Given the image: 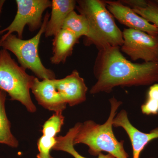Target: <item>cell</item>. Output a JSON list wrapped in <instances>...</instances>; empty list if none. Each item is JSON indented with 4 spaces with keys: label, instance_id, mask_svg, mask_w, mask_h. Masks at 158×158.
Segmentation results:
<instances>
[{
    "label": "cell",
    "instance_id": "obj_1",
    "mask_svg": "<svg viewBox=\"0 0 158 158\" xmlns=\"http://www.w3.org/2000/svg\"><path fill=\"white\" fill-rule=\"evenodd\" d=\"M119 47L98 49L94 66L96 83L91 94L110 93L116 87L148 86L158 83V62L135 63L122 54Z\"/></svg>",
    "mask_w": 158,
    "mask_h": 158
},
{
    "label": "cell",
    "instance_id": "obj_2",
    "mask_svg": "<svg viewBox=\"0 0 158 158\" xmlns=\"http://www.w3.org/2000/svg\"><path fill=\"white\" fill-rule=\"evenodd\" d=\"M110 102L111 111L107 120L103 124H97L91 120L81 123L74 138L73 145L86 144L89 147V153L95 156L106 152L115 158H128L124 149V141H118L113 130V119L122 102L114 97L110 99Z\"/></svg>",
    "mask_w": 158,
    "mask_h": 158
},
{
    "label": "cell",
    "instance_id": "obj_3",
    "mask_svg": "<svg viewBox=\"0 0 158 158\" xmlns=\"http://www.w3.org/2000/svg\"><path fill=\"white\" fill-rule=\"evenodd\" d=\"M76 8L88 20L96 39L97 48L122 45L123 32L116 24L105 1L79 0L77 1Z\"/></svg>",
    "mask_w": 158,
    "mask_h": 158
},
{
    "label": "cell",
    "instance_id": "obj_4",
    "mask_svg": "<svg viewBox=\"0 0 158 158\" xmlns=\"http://www.w3.org/2000/svg\"><path fill=\"white\" fill-rule=\"evenodd\" d=\"M50 16V14L47 12L39 31L31 39L23 40L15 34H11L0 39V47L11 52L16 56L21 66L26 70L31 71L37 78L42 80L56 79L54 72L43 64L38 51L40 39L45 32Z\"/></svg>",
    "mask_w": 158,
    "mask_h": 158
},
{
    "label": "cell",
    "instance_id": "obj_5",
    "mask_svg": "<svg viewBox=\"0 0 158 158\" xmlns=\"http://www.w3.org/2000/svg\"><path fill=\"white\" fill-rule=\"evenodd\" d=\"M35 78L18 64L9 51L0 50V90L8 94L10 100L19 102L31 113L37 110L30 94Z\"/></svg>",
    "mask_w": 158,
    "mask_h": 158
},
{
    "label": "cell",
    "instance_id": "obj_6",
    "mask_svg": "<svg viewBox=\"0 0 158 158\" xmlns=\"http://www.w3.org/2000/svg\"><path fill=\"white\" fill-rule=\"evenodd\" d=\"M17 12L13 21L8 27L0 30V35L6 33L2 37H6L13 33L19 38L23 39L26 26L31 32L39 30L42 26L43 14L52 6L49 0H16Z\"/></svg>",
    "mask_w": 158,
    "mask_h": 158
},
{
    "label": "cell",
    "instance_id": "obj_7",
    "mask_svg": "<svg viewBox=\"0 0 158 158\" xmlns=\"http://www.w3.org/2000/svg\"><path fill=\"white\" fill-rule=\"evenodd\" d=\"M121 51L136 61L158 62V36H152L143 31L124 29Z\"/></svg>",
    "mask_w": 158,
    "mask_h": 158
},
{
    "label": "cell",
    "instance_id": "obj_8",
    "mask_svg": "<svg viewBox=\"0 0 158 158\" xmlns=\"http://www.w3.org/2000/svg\"><path fill=\"white\" fill-rule=\"evenodd\" d=\"M54 81L58 93L66 104L73 106L86 101L88 88L78 71L74 70L65 77Z\"/></svg>",
    "mask_w": 158,
    "mask_h": 158
},
{
    "label": "cell",
    "instance_id": "obj_9",
    "mask_svg": "<svg viewBox=\"0 0 158 158\" xmlns=\"http://www.w3.org/2000/svg\"><path fill=\"white\" fill-rule=\"evenodd\" d=\"M105 2L107 8L113 17L129 29L143 31L152 36H158V30L155 26L137 14L131 8L120 1Z\"/></svg>",
    "mask_w": 158,
    "mask_h": 158
},
{
    "label": "cell",
    "instance_id": "obj_10",
    "mask_svg": "<svg viewBox=\"0 0 158 158\" xmlns=\"http://www.w3.org/2000/svg\"><path fill=\"white\" fill-rule=\"evenodd\" d=\"M113 126L122 127L126 132L132 147L133 158H140L142 151L150 141L158 138V128L148 133L141 131L131 123L127 113L124 110H121L114 118Z\"/></svg>",
    "mask_w": 158,
    "mask_h": 158
},
{
    "label": "cell",
    "instance_id": "obj_11",
    "mask_svg": "<svg viewBox=\"0 0 158 158\" xmlns=\"http://www.w3.org/2000/svg\"><path fill=\"white\" fill-rule=\"evenodd\" d=\"M54 80L45 79L41 81L35 77L31 91L38 104L44 109L55 113L63 112L67 104L62 101L56 89Z\"/></svg>",
    "mask_w": 158,
    "mask_h": 158
},
{
    "label": "cell",
    "instance_id": "obj_12",
    "mask_svg": "<svg viewBox=\"0 0 158 158\" xmlns=\"http://www.w3.org/2000/svg\"><path fill=\"white\" fill-rule=\"evenodd\" d=\"M77 1L74 0H52V11L46 27V37L55 36L63 28L65 20L74 11Z\"/></svg>",
    "mask_w": 158,
    "mask_h": 158
},
{
    "label": "cell",
    "instance_id": "obj_13",
    "mask_svg": "<svg viewBox=\"0 0 158 158\" xmlns=\"http://www.w3.org/2000/svg\"><path fill=\"white\" fill-rule=\"evenodd\" d=\"M54 37L51 63L55 65L65 63L72 54L74 47L78 42L79 38L72 31L66 28H62Z\"/></svg>",
    "mask_w": 158,
    "mask_h": 158
},
{
    "label": "cell",
    "instance_id": "obj_14",
    "mask_svg": "<svg viewBox=\"0 0 158 158\" xmlns=\"http://www.w3.org/2000/svg\"><path fill=\"white\" fill-rule=\"evenodd\" d=\"M62 28H66L72 31L80 38L85 37V44H94L96 46V39L90 25L86 18L76 11H73L65 20Z\"/></svg>",
    "mask_w": 158,
    "mask_h": 158
},
{
    "label": "cell",
    "instance_id": "obj_15",
    "mask_svg": "<svg viewBox=\"0 0 158 158\" xmlns=\"http://www.w3.org/2000/svg\"><path fill=\"white\" fill-rule=\"evenodd\" d=\"M7 93L0 90V144L16 148L19 141L11 133V124L6 115L5 103Z\"/></svg>",
    "mask_w": 158,
    "mask_h": 158
},
{
    "label": "cell",
    "instance_id": "obj_16",
    "mask_svg": "<svg viewBox=\"0 0 158 158\" xmlns=\"http://www.w3.org/2000/svg\"><path fill=\"white\" fill-rule=\"evenodd\" d=\"M64 119L65 117L62 115V112L54 113L43 126V135L51 137H56L64 124Z\"/></svg>",
    "mask_w": 158,
    "mask_h": 158
},
{
    "label": "cell",
    "instance_id": "obj_17",
    "mask_svg": "<svg viewBox=\"0 0 158 158\" xmlns=\"http://www.w3.org/2000/svg\"><path fill=\"white\" fill-rule=\"evenodd\" d=\"M142 113L146 115L158 114V83L152 85L147 92V98L141 106Z\"/></svg>",
    "mask_w": 158,
    "mask_h": 158
},
{
    "label": "cell",
    "instance_id": "obj_18",
    "mask_svg": "<svg viewBox=\"0 0 158 158\" xmlns=\"http://www.w3.org/2000/svg\"><path fill=\"white\" fill-rule=\"evenodd\" d=\"M137 14L154 25L158 30V5L155 1H148L144 8L132 9Z\"/></svg>",
    "mask_w": 158,
    "mask_h": 158
},
{
    "label": "cell",
    "instance_id": "obj_19",
    "mask_svg": "<svg viewBox=\"0 0 158 158\" xmlns=\"http://www.w3.org/2000/svg\"><path fill=\"white\" fill-rule=\"evenodd\" d=\"M56 143V137L43 135L37 141V148L39 153L37 158H53L51 155V151Z\"/></svg>",
    "mask_w": 158,
    "mask_h": 158
},
{
    "label": "cell",
    "instance_id": "obj_20",
    "mask_svg": "<svg viewBox=\"0 0 158 158\" xmlns=\"http://www.w3.org/2000/svg\"><path fill=\"white\" fill-rule=\"evenodd\" d=\"M63 150L65 152H67L71 155L74 158H88L85 157L81 155L75 149L73 144L72 143H69L66 144L63 148ZM97 158H115L112 155L108 153V154L105 155L101 153L98 155Z\"/></svg>",
    "mask_w": 158,
    "mask_h": 158
},
{
    "label": "cell",
    "instance_id": "obj_21",
    "mask_svg": "<svg viewBox=\"0 0 158 158\" xmlns=\"http://www.w3.org/2000/svg\"><path fill=\"white\" fill-rule=\"evenodd\" d=\"M120 2L125 6L132 7V9L144 8L148 4V1L144 0H123Z\"/></svg>",
    "mask_w": 158,
    "mask_h": 158
},
{
    "label": "cell",
    "instance_id": "obj_22",
    "mask_svg": "<svg viewBox=\"0 0 158 158\" xmlns=\"http://www.w3.org/2000/svg\"><path fill=\"white\" fill-rule=\"evenodd\" d=\"M5 1H0V13L1 12V10H2V7L3 3H4Z\"/></svg>",
    "mask_w": 158,
    "mask_h": 158
},
{
    "label": "cell",
    "instance_id": "obj_23",
    "mask_svg": "<svg viewBox=\"0 0 158 158\" xmlns=\"http://www.w3.org/2000/svg\"><path fill=\"white\" fill-rule=\"evenodd\" d=\"M155 2L156 3L157 5H158V0H156V1H155Z\"/></svg>",
    "mask_w": 158,
    "mask_h": 158
},
{
    "label": "cell",
    "instance_id": "obj_24",
    "mask_svg": "<svg viewBox=\"0 0 158 158\" xmlns=\"http://www.w3.org/2000/svg\"></svg>",
    "mask_w": 158,
    "mask_h": 158
}]
</instances>
